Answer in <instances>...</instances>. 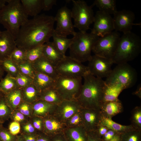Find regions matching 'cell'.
Masks as SVG:
<instances>
[{
	"label": "cell",
	"instance_id": "6da1fadb",
	"mask_svg": "<svg viewBox=\"0 0 141 141\" xmlns=\"http://www.w3.org/2000/svg\"><path fill=\"white\" fill-rule=\"evenodd\" d=\"M54 17L42 14L28 19L21 27L16 46L26 50L49 41L54 32Z\"/></svg>",
	"mask_w": 141,
	"mask_h": 141
},
{
	"label": "cell",
	"instance_id": "7a4b0ae2",
	"mask_svg": "<svg viewBox=\"0 0 141 141\" xmlns=\"http://www.w3.org/2000/svg\"><path fill=\"white\" fill-rule=\"evenodd\" d=\"M83 78L84 83L76 100L82 108L99 110L103 103L105 81L90 73Z\"/></svg>",
	"mask_w": 141,
	"mask_h": 141
},
{
	"label": "cell",
	"instance_id": "3957f363",
	"mask_svg": "<svg viewBox=\"0 0 141 141\" xmlns=\"http://www.w3.org/2000/svg\"><path fill=\"white\" fill-rule=\"evenodd\" d=\"M0 10V24L16 39L21 26L28 19L19 0H7Z\"/></svg>",
	"mask_w": 141,
	"mask_h": 141
},
{
	"label": "cell",
	"instance_id": "277c9868",
	"mask_svg": "<svg viewBox=\"0 0 141 141\" xmlns=\"http://www.w3.org/2000/svg\"><path fill=\"white\" fill-rule=\"evenodd\" d=\"M141 51V40L138 36L132 32L123 34L112 60L117 64L127 63L136 58Z\"/></svg>",
	"mask_w": 141,
	"mask_h": 141
},
{
	"label": "cell",
	"instance_id": "5b68a950",
	"mask_svg": "<svg viewBox=\"0 0 141 141\" xmlns=\"http://www.w3.org/2000/svg\"><path fill=\"white\" fill-rule=\"evenodd\" d=\"M72 38L69 48V56L82 63L89 61L93 46L99 37L90 32L79 31Z\"/></svg>",
	"mask_w": 141,
	"mask_h": 141
},
{
	"label": "cell",
	"instance_id": "8992f818",
	"mask_svg": "<svg viewBox=\"0 0 141 141\" xmlns=\"http://www.w3.org/2000/svg\"><path fill=\"white\" fill-rule=\"evenodd\" d=\"M73 6L71 10L74 27L79 31L86 32L93 22L94 16L91 5L89 6L84 1L72 0Z\"/></svg>",
	"mask_w": 141,
	"mask_h": 141
},
{
	"label": "cell",
	"instance_id": "52a82bcc",
	"mask_svg": "<svg viewBox=\"0 0 141 141\" xmlns=\"http://www.w3.org/2000/svg\"><path fill=\"white\" fill-rule=\"evenodd\" d=\"M137 72L127 63L117 64L105 81L106 84H115L125 89L130 88L136 83Z\"/></svg>",
	"mask_w": 141,
	"mask_h": 141
},
{
	"label": "cell",
	"instance_id": "ba28073f",
	"mask_svg": "<svg viewBox=\"0 0 141 141\" xmlns=\"http://www.w3.org/2000/svg\"><path fill=\"white\" fill-rule=\"evenodd\" d=\"M82 79L58 75L54 87L63 100H76L82 86Z\"/></svg>",
	"mask_w": 141,
	"mask_h": 141
},
{
	"label": "cell",
	"instance_id": "9c48e42d",
	"mask_svg": "<svg viewBox=\"0 0 141 141\" xmlns=\"http://www.w3.org/2000/svg\"><path fill=\"white\" fill-rule=\"evenodd\" d=\"M120 37L119 33L114 31L99 37L95 44L92 51L95 55L112 60Z\"/></svg>",
	"mask_w": 141,
	"mask_h": 141
},
{
	"label": "cell",
	"instance_id": "30bf717a",
	"mask_svg": "<svg viewBox=\"0 0 141 141\" xmlns=\"http://www.w3.org/2000/svg\"><path fill=\"white\" fill-rule=\"evenodd\" d=\"M59 75L73 78H82L90 72L87 66L69 56H66L55 66Z\"/></svg>",
	"mask_w": 141,
	"mask_h": 141
},
{
	"label": "cell",
	"instance_id": "8fae6325",
	"mask_svg": "<svg viewBox=\"0 0 141 141\" xmlns=\"http://www.w3.org/2000/svg\"><path fill=\"white\" fill-rule=\"evenodd\" d=\"M72 18L71 10L66 5L60 8L54 17L57 25L54 32L58 35L65 37L69 35L74 36L76 32Z\"/></svg>",
	"mask_w": 141,
	"mask_h": 141
},
{
	"label": "cell",
	"instance_id": "7c38bea8",
	"mask_svg": "<svg viewBox=\"0 0 141 141\" xmlns=\"http://www.w3.org/2000/svg\"><path fill=\"white\" fill-rule=\"evenodd\" d=\"M88 62L87 66L90 73L96 77L107 78L111 72L114 63L111 60L94 55Z\"/></svg>",
	"mask_w": 141,
	"mask_h": 141
},
{
	"label": "cell",
	"instance_id": "4fadbf2b",
	"mask_svg": "<svg viewBox=\"0 0 141 141\" xmlns=\"http://www.w3.org/2000/svg\"><path fill=\"white\" fill-rule=\"evenodd\" d=\"M93 27L91 33L102 37L114 30L113 18L111 15L98 11L94 16Z\"/></svg>",
	"mask_w": 141,
	"mask_h": 141
},
{
	"label": "cell",
	"instance_id": "5bb4252c",
	"mask_svg": "<svg viewBox=\"0 0 141 141\" xmlns=\"http://www.w3.org/2000/svg\"><path fill=\"white\" fill-rule=\"evenodd\" d=\"M113 15L115 31L122 32L123 34L131 32L135 19L133 12L130 10L124 9L117 11Z\"/></svg>",
	"mask_w": 141,
	"mask_h": 141
},
{
	"label": "cell",
	"instance_id": "9a60e30c",
	"mask_svg": "<svg viewBox=\"0 0 141 141\" xmlns=\"http://www.w3.org/2000/svg\"><path fill=\"white\" fill-rule=\"evenodd\" d=\"M81 108L76 100H63L57 105L53 115L61 121L65 123Z\"/></svg>",
	"mask_w": 141,
	"mask_h": 141
},
{
	"label": "cell",
	"instance_id": "2e32d148",
	"mask_svg": "<svg viewBox=\"0 0 141 141\" xmlns=\"http://www.w3.org/2000/svg\"><path fill=\"white\" fill-rule=\"evenodd\" d=\"M83 126L87 131L95 130L100 124L102 115L99 110L81 108Z\"/></svg>",
	"mask_w": 141,
	"mask_h": 141
},
{
	"label": "cell",
	"instance_id": "e0dca14e",
	"mask_svg": "<svg viewBox=\"0 0 141 141\" xmlns=\"http://www.w3.org/2000/svg\"><path fill=\"white\" fill-rule=\"evenodd\" d=\"M43 119V132L50 137L64 132L67 128L65 123L59 120L53 115Z\"/></svg>",
	"mask_w": 141,
	"mask_h": 141
},
{
	"label": "cell",
	"instance_id": "ac0fdd59",
	"mask_svg": "<svg viewBox=\"0 0 141 141\" xmlns=\"http://www.w3.org/2000/svg\"><path fill=\"white\" fill-rule=\"evenodd\" d=\"M17 47L15 39L7 30L0 33V60L9 57Z\"/></svg>",
	"mask_w": 141,
	"mask_h": 141
},
{
	"label": "cell",
	"instance_id": "d6986e66",
	"mask_svg": "<svg viewBox=\"0 0 141 141\" xmlns=\"http://www.w3.org/2000/svg\"><path fill=\"white\" fill-rule=\"evenodd\" d=\"M31 104L32 116L42 118L53 115L57 105L42 100H39Z\"/></svg>",
	"mask_w": 141,
	"mask_h": 141
},
{
	"label": "cell",
	"instance_id": "ffe728a7",
	"mask_svg": "<svg viewBox=\"0 0 141 141\" xmlns=\"http://www.w3.org/2000/svg\"><path fill=\"white\" fill-rule=\"evenodd\" d=\"M31 63L35 71L45 74L55 80L58 75L55 67L43 56Z\"/></svg>",
	"mask_w": 141,
	"mask_h": 141
},
{
	"label": "cell",
	"instance_id": "44dd1931",
	"mask_svg": "<svg viewBox=\"0 0 141 141\" xmlns=\"http://www.w3.org/2000/svg\"><path fill=\"white\" fill-rule=\"evenodd\" d=\"M102 116L104 118H112L121 113L123 111L121 102L119 99L102 103L99 109Z\"/></svg>",
	"mask_w": 141,
	"mask_h": 141
},
{
	"label": "cell",
	"instance_id": "7402d4cb",
	"mask_svg": "<svg viewBox=\"0 0 141 141\" xmlns=\"http://www.w3.org/2000/svg\"><path fill=\"white\" fill-rule=\"evenodd\" d=\"M43 56L55 67L65 56L58 51L52 42L48 41L44 44Z\"/></svg>",
	"mask_w": 141,
	"mask_h": 141
},
{
	"label": "cell",
	"instance_id": "603a6c76",
	"mask_svg": "<svg viewBox=\"0 0 141 141\" xmlns=\"http://www.w3.org/2000/svg\"><path fill=\"white\" fill-rule=\"evenodd\" d=\"M35 71L33 84L40 92L54 87L55 80L43 73Z\"/></svg>",
	"mask_w": 141,
	"mask_h": 141
},
{
	"label": "cell",
	"instance_id": "cb8c5ba5",
	"mask_svg": "<svg viewBox=\"0 0 141 141\" xmlns=\"http://www.w3.org/2000/svg\"><path fill=\"white\" fill-rule=\"evenodd\" d=\"M64 133L68 141L87 140V132L83 126L67 127Z\"/></svg>",
	"mask_w": 141,
	"mask_h": 141
},
{
	"label": "cell",
	"instance_id": "d4e9b609",
	"mask_svg": "<svg viewBox=\"0 0 141 141\" xmlns=\"http://www.w3.org/2000/svg\"><path fill=\"white\" fill-rule=\"evenodd\" d=\"M124 89L125 88L122 86L118 84H105L104 91L103 103L118 99L119 96Z\"/></svg>",
	"mask_w": 141,
	"mask_h": 141
},
{
	"label": "cell",
	"instance_id": "484cf974",
	"mask_svg": "<svg viewBox=\"0 0 141 141\" xmlns=\"http://www.w3.org/2000/svg\"><path fill=\"white\" fill-rule=\"evenodd\" d=\"M22 7L27 15L36 16L43 10V0H21Z\"/></svg>",
	"mask_w": 141,
	"mask_h": 141
},
{
	"label": "cell",
	"instance_id": "4316f807",
	"mask_svg": "<svg viewBox=\"0 0 141 141\" xmlns=\"http://www.w3.org/2000/svg\"><path fill=\"white\" fill-rule=\"evenodd\" d=\"M5 102L12 111L17 109L23 101L22 89L17 88L4 95Z\"/></svg>",
	"mask_w": 141,
	"mask_h": 141
},
{
	"label": "cell",
	"instance_id": "83f0119b",
	"mask_svg": "<svg viewBox=\"0 0 141 141\" xmlns=\"http://www.w3.org/2000/svg\"><path fill=\"white\" fill-rule=\"evenodd\" d=\"M99 125L105 126L109 129L112 130L120 134L135 129L131 125H121L115 122L112 120L111 118H104L102 116Z\"/></svg>",
	"mask_w": 141,
	"mask_h": 141
},
{
	"label": "cell",
	"instance_id": "f1b7e54d",
	"mask_svg": "<svg viewBox=\"0 0 141 141\" xmlns=\"http://www.w3.org/2000/svg\"><path fill=\"white\" fill-rule=\"evenodd\" d=\"M39 100L58 105L63 100L54 87H51L40 92Z\"/></svg>",
	"mask_w": 141,
	"mask_h": 141
},
{
	"label": "cell",
	"instance_id": "f546056e",
	"mask_svg": "<svg viewBox=\"0 0 141 141\" xmlns=\"http://www.w3.org/2000/svg\"><path fill=\"white\" fill-rule=\"evenodd\" d=\"M52 37V42L55 47L61 54L65 56L66 52L69 48L72 42V38H68L67 37L58 35L54 32Z\"/></svg>",
	"mask_w": 141,
	"mask_h": 141
},
{
	"label": "cell",
	"instance_id": "4dcf8cb0",
	"mask_svg": "<svg viewBox=\"0 0 141 141\" xmlns=\"http://www.w3.org/2000/svg\"><path fill=\"white\" fill-rule=\"evenodd\" d=\"M91 5L96 6L100 12L110 15L117 11L115 0H95Z\"/></svg>",
	"mask_w": 141,
	"mask_h": 141
},
{
	"label": "cell",
	"instance_id": "1f68e13d",
	"mask_svg": "<svg viewBox=\"0 0 141 141\" xmlns=\"http://www.w3.org/2000/svg\"><path fill=\"white\" fill-rule=\"evenodd\" d=\"M22 100L32 103L39 100L40 92L32 84L22 89Z\"/></svg>",
	"mask_w": 141,
	"mask_h": 141
},
{
	"label": "cell",
	"instance_id": "d6a6232c",
	"mask_svg": "<svg viewBox=\"0 0 141 141\" xmlns=\"http://www.w3.org/2000/svg\"><path fill=\"white\" fill-rule=\"evenodd\" d=\"M0 80V91L4 95L18 88L15 77L8 74Z\"/></svg>",
	"mask_w": 141,
	"mask_h": 141
},
{
	"label": "cell",
	"instance_id": "836d02e7",
	"mask_svg": "<svg viewBox=\"0 0 141 141\" xmlns=\"http://www.w3.org/2000/svg\"><path fill=\"white\" fill-rule=\"evenodd\" d=\"M0 64L4 72L14 77H16L20 72L17 65L9 57L0 60Z\"/></svg>",
	"mask_w": 141,
	"mask_h": 141
},
{
	"label": "cell",
	"instance_id": "e575fe53",
	"mask_svg": "<svg viewBox=\"0 0 141 141\" xmlns=\"http://www.w3.org/2000/svg\"><path fill=\"white\" fill-rule=\"evenodd\" d=\"M43 44L37 46L26 51L27 61L32 63L43 56Z\"/></svg>",
	"mask_w": 141,
	"mask_h": 141
},
{
	"label": "cell",
	"instance_id": "d590c367",
	"mask_svg": "<svg viewBox=\"0 0 141 141\" xmlns=\"http://www.w3.org/2000/svg\"><path fill=\"white\" fill-rule=\"evenodd\" d=\"M26 54V50L17 46L9 57L13 62L18 65L27 61Z\"/></svg>",
	"mask_w": 141,
	"mask_h": 141
},
{
	"label": "cell",
	"instance_id": "8d00e7d4",
	"mask_svg": "<svg viewBox=\"0 0 141 141\" xmlns=\"http://www.w3.org/2000/svg\"><path fill=\"white\" fill-rule=\"evenodd\" d=\"M131 125L137 130H141V107L137 106L132 111Z\"/></svg>",
	"mask_w": 141,
	"mask_h": 141
},
{
	"label": "cell",
	"instance_id": "74e56055",
	"mask_svg": "<svg viewBox=\"0 0 141 141\" xmlns=\"http://www.w3.org/2000/svg\"><path fill=\"white\" fill-rule=\"evenodd\" d=\"M121 141H141V130L134 129L121 134Z\"/></svg>",
	"mask_w": 141,
	"mask_h": 141
},
{
	"label": "cell",
	"instance_id": "f35d334b",
	"mask_svg": "<svg viewBox=\"0 0 141 141\" xmlns=\"http://www.w3.org/2000/svg\"><path fill=\"white\" fill-rule=\"evenodd\" d=\"M65 123L67 127L83 126V121L80 110L68 118Z\"/></svg>",
	"mask_w": 141,
	"mask_h": 141
},
{
	"label": "cell",
	"instance_id": "ab89813d",
	"mask_svg": "<svg viewBox=\"0 0 141 141\" xmlns=\"http://www.w3.org/2000/svg\"><path fill=\"white\" fill-rule=\"evenodd\" d=\"M15 78L18 87L21 89L33 84V78L20 72Z\"/></svg>",
	"mask_w": 141,
	"mask_h": 141
},
{
	"label": "cell",
	"instance_id": "60d3db41",
	"mask_svg": "<svg viewBox=\"0 0 141 141\" xmlns=\"http://www.w3.org/2000/svg\"><path fill=\"white\" fill-rule=\"evenodd\" d=\"M19 72L33 79L35 71L32 63L27 61L17 65Z\"/></svg>",
	"mask_w": 141,
	"mask_h": 141
},
{
	"label": "cell",
	"instance_id": "b9f144b4",
	"mask_svg": "<svg viewBox=\"0 0 141 141\" xmlns=\"http://www.w3.org/2000/svg\"><path fill=\"white\" fill-rule=\"evenodd\" d=\"M12 110L5 102L4 97L0 100V118L4 122L10 119Z\"/></svg>",
	"mask_w": 141,
	"mask_h": 141
},
{
	"label": "cell",
	"instance_id": "7bdbcfd3",
	"mask_svg": "<svg viewBox=\"0 0 141 141\" xmlns=\"http://www.w3.org/2000/svg\"><path fill=\"white\" fill-rule=\"evenodd\" d=\"M16 109L29 118L32 116V110L31 103L22 101Z\"/></svg>",
	"mask_w": 141,
	"mask_h": 141
},
{
	"label": "cell",
	"instance_id": "ee69618b",
	"mask_svg": "<svg viewBox=\"0 0 141 141\" xmlns=\"http://www.w3.org/2000/svg\"><path fill=\"white\" fill-rule=\"evenodd\" d=\"M10 119L12 121L17 122L20 125L26 123L30 119L17 109L12 111Z\"/></svg>",
	"mask_w": 141,
	"mask_h": 141
},
{
	"label": "cell",
	"instance_id": "f6af8a7d",
	"mask_svg": "<svg viewBox=\"0 0 141 141\" xmlns=\"http://www.w3.org/2000/svg\"><path fill=\"white\" fill-rule=\"evenodd\" d=\"M17 136L11 134L8 129L3 126L0 127V138L2 141H16Z\"/></svg>",
	"mask_w": 141,
	"mask_h": 141
},
{
	"label": "cell",
	"instance_id": "bcb514c9",
	"mask_svg": "<svg viewBox=\"0 0 141 141\" xmlns=\"http://www.w3.org/2000/svg\"><path fill=\"white\" fill-rule=\"evenodd\" d=\"M21 133L26 134H37L38 133L33 126L30 119L26 123L21 125Z\"/></svg>",
	"mask_w": 141,
	"mask_h": 141
},
{
	"label": "cell",
	"instance_id": "7dc6e473",
	"mask_svg": "<svg viewBox=\"0 0 141 141\" xmlns=\"http://www.w3.org/2000/svg\"><path fill=\"white\" fill-rule=\"evenodd\" d=\"M33 125L38 132H43V121L42 118L33 116L30 118Z\"/></svg>",
	"mask_w": 141,
	"mask_h": 141
},
{
	"label": "cell",
	"instance_id": "c3c4849f",
	"mask_svg": "<svg viewBox=\"0 0 141 141\" xmlns=\"http://www.w3.org/2000/svg\"><path fill=\"white\" fill-rule=\"evenodd\" d=\"M12 135L16 136L21 133V125L18 122L12 121L9 124L8 129Z\"/></svg>",
	"mask_w": 141,
	"mask_h": 141
},
{
	"label": "cell",
	"instance_id": "681fc988",
	"mask_svg": "<svg viewBox=\"0 0 141 141\" xmlns=\"http://www.w3.org/2000/svg\"><path fill=\"white\" fill-rule=\"evenodd\" d=\"M87 134V141H103L102 137L98 135L95 131H88Z\"/></svg>",
	"mask_w": 141,
	"mask_h": 141
},
{
	"label": "cell",
	"instance_id": "f907efd6",
	"mask_svg": "<svg viewBox=\"0 0 141 141\" xmlns=\"http://www.w3.org/2000/svg\"><path fill=\"white\" fill-rule=\"evenodd\" d=\"M57 1L56 0H43V10H49L54 5L56 4Z\"/></svg>",
	"mask_w": 141,
	"mask_h": 141
},
{
	"label": "cell",
	"instance_id": "816d5d0a",
	"mask_svg": "<svg viewBox=\"0 0 141 141\" xmlns=\"http://www.w3.org/2000/svg\"><path fill=\"white\" fill-rule=\"evenodd\" d=\"M117 133L112 130L108 129L102 138L103 141H109Z\"/></svg>",
	"mask_w": 141,
	"mask_h": 141
},
{
	"label": "cell",
	"instance_id": "f5cc1de1",
	"mask_svg": "<svg viewBox=\"0 0 141 141\" xmlns=\"http://www.w3.org/2000/svg\"><path fill=\"white\" fill-rule=\"evenodd\" d=\"M38 133L33 134H26L21 133L20 134L22 137L25 141H36Z\"/></svg>",
	"mask_w": 141,
	"mask_h": 141
},
{
	"label": "cell",
	"instance_id": "db71d44e",
	"mask_svg": "<svg viewBox=\"0 0 141 141\" xmlns=\"http://www.w3.org/2000/svg\"><path fill=\"white\" fill-rule=\"evenodd\" d=\"M50 141H68L64 132L50 137Z\"/></svg>",
	"mask_w": 141,
	"mask_h": 141
},
{
	"label": "cell",
	"instance_id": "11a10c76",
	"mask_svg": "<svg viewBox=\"0 0 141 141\" xmlns=\"http://www.w3.org/2000/svg\"><path fill=\"white\" fill-rule=\"evenodd\" d=\"M108 129L105 126L99 125L94 131H95L98 135L102 137L106 133Z\"/></svg>",
	"mask_w": 141,
	"mask_h": 141
},
{
	"label": "cell",
	"instance_id": "9f6ffc18",
	"mask_svg": "<svg viewBox=\"0 0 141 141\" xmlns=\"http://www.w3.org/2000/svg\"><path fill=\"white\" fill-rule=\"evenodd\" d=\"M50 137L44 133L38 132L36 141H50Z\"/></svg>",
	"mask_w": 141,
	"mask_h": 141
},
{
	"label": "cell",
	"instance_id": "6f0895ef",
	"mask_svg": "<svg viewBox=\"0 0 141 141\" xmlns=\"http://www.w3.org/2000/svg\"><path fill=\"white\" fill-rule=\"evenodd\" d=\"M132 94L137 96L140 98H141V85L139 84L135 91L132 93Z\"/></svg>",
	"mask_w": 141,
	"mask_h": 141
},
{
	"label": "cell",
	"instance_id": "680465c9",
	"mask_svg": "<svg viewBox=\"0 0 141 141\" xmlns=\"http://www.w3.org/2000/svg\"><path fill=\"white\" fill-rule=\"evenodd\" d=\"M109 141H121V134L117 133Z\"/></svg>",
	"mask_w": 141,
	"mask_h": 141
},
{
	"label": "cell",
	"instance_id": "91938a15",
	"mask_svg": "<svg viewBox=\"0 0 141 141\" xmlns=\"http://www.w3.org/2000/svg\"><path fill=\"white\" fill-rule=\"evenodd\" d=\"M7 0H0V10L5 5Z\"/></svg>",
	"mask_w": 141,
	"mask_h": 141
},
{
	"label": "cell",
	"instance_id": "94428289",
	"mask_svg": "<svg viewBox=\"0 0 141 141\" xmlns=\"http://www.w3.org/2000/svg\"><path fill=\"white\" fill-rule=\"evenodd\" d=\"M4 72L0 64V80L3 78L4 74Z\"/></svg>",
	"mask_w": 141,
	"mask_h": 141
},
{
	"label": "cell",
	"instance_id": "6125c7cd",
	"mask_svg": "<svg viewBox=\"0 0 141 141\" xmlns=\"http://www.w3.org/2000/svg\"><path fill=\"white\" fill-rule=\"evenodd\" d=\"M16 141H25L21 136L20 135H18L17 136V138Z\"/></svg>",
	"mask_w": 141,
	"mask_h": 141
},
{
	"label": "cell",
	"instance_id": "be15d7a7",
	"mask_svg": "<svg viewBox=\"0 0 141 141\" xmlns=\"http://www.w3.org/2000/svg\"><path fill=\"white\" fill-rule=\"evenodd\" d=\"M4 95L0 91V100L4 97Z\"/></svg>",
	"mask_w": 141,
	"mask_h": 141
},
{
	"label": "cell",
	"instance_id": "e7e4bbea",
	"mask_svg": "<svg viewBox=\"0 0 141 141\" xmlns=\"http://www.w3.org/2000/svg\"><path fill=\"white\" fill-rule=\"evenodd\" d=\"M4 122L0 118V127L3 126Z\"/></svg>",
	"mask_w": 141,
	"mask_h": 141
},
{
	"label": "cell",
	"instance_id": "03108f58",
	"mask_svg": "<svg viewBox=\"0 0 141 141\" xmlns=\"http://www.w3.org/2000/svg\"><path fill=\"white\" fill-rule=\"evenodd\" d=\"M0 141H2L1 140L0 138Z\"/></svg>",
	"mask_w": 141,
	"mask_h": 141
},
{
	"label": "cell",
	"instance_id": "003e7915",
	"mask_svg": "<svg viewBox=\"0 0 141 141\" xmlns=\"http://www.w3.org/2000/svg\"><path fill=\"white\" fill-rule=\"evenodd\" d=\"M1 32V30H0V33Z\"/></svg>",
	"mask_w": 141,
	"mask_h": 141
}]
</instances>
